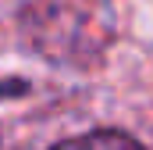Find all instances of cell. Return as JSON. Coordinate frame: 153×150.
<instances>
[{
  "mask_svg": "<svg viewBox=\"0 0 153 150\" xmlns=\"http://www.w3.org/2000/svg\"><path fill=\"white\" fill-rule=\"evenodd\" d=\"M14 93H25V82H18V79H0V97H14Z\"/></svg>",
  "mask_w": 153,
  "mask_h": 150,
  "instance_id": "2",
  "label": "cell"
},
{
  "mask_svg": "<svg viewBox=\"0 0 153 150\" xmlns=\"http://www.w3.org/2000/svg\"><path fill=\"white\" fill-rule=\"evenodd\" d=\"M50 150H146V147L135 143L125 132L103 129V132H85V136H75V140H64V143H57Z\"/></svg>",
  "mask_w": 153,
  "mask_h": 150,
  "instance_id": "1",
  "label": "cell"
}]
</instances>
